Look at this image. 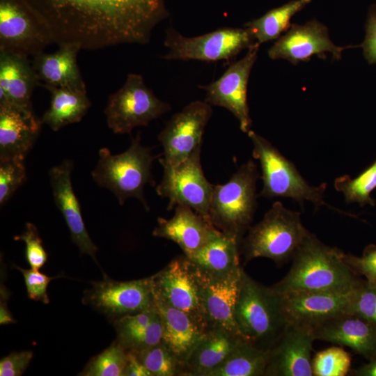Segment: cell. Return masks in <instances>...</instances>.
<instances>
[{
	"label": "cell",
	"mask_w": 376,
	"mask_h": 376,
	"mask_svg": "<svg viewBox=\"0 0 376 376\" xmlns=\"http://www.w3.org/2000/svg\"><path fill=\"white\" fill-rule=\"evenodd\" d=\"M58 45L96 50L145 45L169 12L164 0H26Z\"/></svg>",
	"instance_id": "1"
},
{
	"label": "cell",
	"mask_w": 376,
	"mask_h": 376,
	"mask_svg": "<svg viewBox=\"0 0 376 376\" xmlns=\"http://www.w3.org/2000/svg\"><path fill=\"white\" fill-rule=\"evenodd\" d=\"M343 252L323 244L311 233L293 255L287 274L269 287L279 295L351 290L360 278L344 263Z\"/></svg>",
	"instance_id": "2"
},
{
	"label": "cell",
	"mask_w": 376,
	"mask_h": 376,
	"mask_svg": "<svg viewBox=\"0 0 376 376\" xmlns=\"http://www.w3.org/2000/svg\"><path fill=\"white\" fill-rule=\"evenodd\" d=\"M151 148L141 143L140 134L132 137L128 149L118 155H112L107 148L99 151L97 164L92 171L94 181L100 187L110 190L123 205L129 198L139 200L148 210L143 195L147 184L153 186L155 181L151 173L155 156Z\"/></svg>",
	"instance_id": "3"
},
{
	"label": "cell",
	"mask_w": 376,
	"mask_h": 376,
	"mask_svg": "<svg viewBox=\"0 0 376 376\" xmlns=\"http://www.w3.org/2000/svg\"><path fill=\"white\" fill-rule=\"evenodd\" d=\"M235 320L241 337L267 351L287 322L279 306V295L253 280L244 269L235 307Z\"/></svg>",
	"instance_id": "4"
},
{
	"label": "cell",
	"mask_w": 376,
	"mask_h": 376,
	"mask_svg": "<svg viewBox=\"0 0 376 376\" xmlns=\"http://www.w3.org/2000/svg\"><path fill=\"white\" fill-rule=\"evenodd\" d=\"M259 177L256 164L250 159L226 183L213 187L209 219L217 230L240 243L251 227L257 207Z\"/></svg>",
	"instance_id": "5"
},
{
	"label": "cell",
	"mask_w": 376,
	"mask_h": 376,
	"mask_svg": "<svg viewBox=\"0 0 376 376\" xmlns=\"http://www.w3.org/2000/svg\"><path fill=\"white\" fill-rule=\"evenodd\" d=\"M311 233L303 226L299 212L276 201L263 219L250 227L240 249L246 263L256 258H267L283 264L292 258Z\"/></svg>",
	"instance_id": "6"
},
{
	"label": "cell",
	"mask_w": 376,
	"mask_h": 376,
	"mask_svg": "<svg viewBox=\"0 0 376 376\" xmlns=\"http://www.w3.org/2000/svg\"><path fill=\"white\" fill-rule=\"evenodd\" d=\"M247 134L253 146V157L260 162L262 169L263 187L258 196L290 198L301 206L304 201H308L316 209L326 205L324 201L325 182L318 187L311 186L295 165L269 141L251 130Z\"/></svg>",
	"instance_id": "7"
},
{
	"label": "cell",
	"mask_w": 376,
	"mask_h": 376,
	"mask_svg": "<svg viewBox=\"0 0 376 376\" xmlns=\"http://www.w3.org/2000/svg\"><path fill=\"white\" fill-rule=\"evenodd\" d=\"M171 110L144 82L142 75H127L123 85L109 95L104 113L109 129L115 134H130L139 126H147Z\"/></svg>",
	"instance_id": "8"
},
{
	"label": "cell",
	"mask_w": 376,
	"mask_h": 376,
	"mask_svg": "<svg viewBox=\"0 0 376 376\" xmlns=\"http://www.w3.org/2000/svg\"><path fill=\"white\" fill-rule=\"evenodd\" d=\"M256 42L246 28L224 27L207 33L186 37L172 26L166 30L163 56L166 60L229 61Z\"/></svg>",
	"instance_id": "9"
},
{
	"label": "cell",
	"mask_w": 376,
	"mask_h": 376,
	"mask_svg": "<svg viewBox=\"0 0 376 376\" xmlns=\"http://www.w3.org/2000/svg\"><path fill=\"white\" fill-rule=\"evenodd\" d=\"M54 43L49 27L26 0H0V51L33 58Z\"/></svg>",
	"instance_id": "10"
},
{
	"label": "cell",
	"mask_w": 376,
	"mask_h": 376,
	"mask_svg": "<svg viewBox=\"0 0 376 376\" xmlns=\"http://www.w3.org/2000/svg\"><path fill=\"white\" fill-rule=\"evenodd\" d=\"M82 303L102 313L111 322L123 316L156 307L151 277L118 281L106 275L85 290Z\"/></svg>",
	"instance_id": "11"
},
{
	"label": "cell",
	"mask_w": 376,
	"mask_h": 376,
	"mask_svg": "<svg viewBox=\"0 0 376 376\" xmlns=\"http://www.w3.org/2000/svg\"><path fill=\"white\" fill-rule=\"evenodd\" d=\"M201 150V146L175 166H163V178L156 191L169 199L168 210L184 205L210 220L208 213L214 185L203 173Z\"/></svg>",
	"instance_id": "12"
},
{
	"label": "cell",
	"mask_w": 376,
	"mask_h": 376,
	"mask_svg": "<svg viewBox=\"0 0 376 376\" xmlns=\"http://www.w3.org/2000/svg\"><path fill=\"white\" fill-rule=\"evenodd\" d=\"M212 114L211 104L196 100L171 118L157 137L164 149L159 159L162 166L178 164L201 146Z\"/></svg>",
	"instance_id": "13"
},
{
	"label": "cell",
	"mask_w": 376,
	"mask_h": 376,
	"mask_svg": "<svg viewBox=\"0 0 376 376\" xmlns=\"http://www.w3.org/2000/svg\"><path fill=\"white\" fill-rule=\"evenodd\" d=\"M150 277L155 301L187 313L209 330L203 316L198 276L185 255L175 257Z\"/></svg>",
	"instance_id": "14"
},
{
	"label": "cell",
	"mask_w": 376,
	"mask_h": 376,
	"mask_svg": "<svg viewBox=\"0 0 376 376\" xmlns=\"http://www.w3.org/2000/svg\"><path fill=\"white\" fill-rule=\"evenodd\" d=\"M260 45L258 42L253 45L245 56L230 64L218 79L207 85L198 86L205 91V101L230 111L237 119L240 128L244 133L251 130L252 124L247 102V88Z\"/></svg>",
	"instance_id": "15"
},
{
	"label": "cell",
	"mask_w": 376,
	"mask_h": 376,
	"mask_svg": "<svg viewBox=\"0 0 376 376\" xmlns=\"http://www.w3.org/2000/svg\"><path fill=\"white\" fill-rule=\"evenodd\" d=\"M352 47L335 45L329 38L327 27L312 19L304 24H292L267 53L271 59H284L297 65L309 61L313 56L325 59L326 53L331 54L334 60L338 61L343 52Z\"/></svg>",
	"instance_id": "16"
},
{
	"label": "cell",
	"mask_w": 376,
	"mask_h": 376,
	"mask_svg": "<svg viewBox=\"0 0 376 376\" xmlns=\"http://www.w3.org/2000/svg\"><path fill=\"white\" fill-rule=\"evenodd\" d=\"M310 327L287 323L267 351L266 376H313L311 352L315 340Z\"/></svg>",
	"instance_id": "17"
},
{
	"label": "cell",
	"mask_w": 376,
	"mask_h": 376,
	"mask_svg": "<svg viewBox=\"0 0 376 376\" xmlns=\"http://www.w3.org/2000/svg\"><path fill=\"white\" fill-rule=\"evenodd\" d=\"M194 269L200 284L202 309L207 329H221L241 336L235 320V307L243 268L217 276Z\"/></svg>",
	"instance_id": "18"
},
{
	"label": "cell",
	"mask_w": 376,
	"mask_h": 376,
	"mask_svg": "<svg viewBox=\"0 0 376 376\" xmlns=\"http://www.w3.org/2000/svg\"><path fill=\"white\" fill-rule=\"evenodd\" d=\"M353 289L345 292L278 294L281 312L287 323L312 328L327 320L347 313Z\"/></svg>",
	"instance_id": "19"
},
{
	"label": "cell",
	"mask_w": 376,
	"mask_h": 376,
	"mask_svg": "<svg viewBox=\"0 0 376 376\" xmlns=\"http://www.w3.org/2000/svg\"><path fill=\"white\" fill-rule=\"evenodd\" d=\"M72 162L68 159L50 169L49 176L54 201L63 216L73 243L81 253L90 256L97 263L98 248L89 236L84 224L79 203L72 185Z\"/></svg>",
	"instance_id": "20"
},
{
	"label": "cell",
	"mask_w": 376,
	"mask_h": 376,
	"mask_svg": "<svg viewBox=\"0 0 376 376\" xmlns=\"http://www.w3.org/2000/svg\"><path fill=\"white\" fill-rule=\"evenodd\" d=\"M315 340L350 347L370 360L376 354V324L345 313L312 327Z\"/></svg>",
	"instance_id": "21"
},
{
	"label": "cell",
	"mask_w": 376,
	"mask_h": 376,
	"mask_svg": "<svg viewBox=\"0 0 376 376\" xmlns=\"http://www.w3.org/2000/svg\"><path fill=\"white\" fill-rule=\"evenodd\" d=\"M152 235L175 242L185 256H189L212 239L219 232L210 220L190 207L178 205L170 219H157Z\"/></svg>",
	"instance_id": "22"
},
{
	"label": "cell",
	"mask_w": 376,
	"mask_h": 376,
	"mask_svg": "<svg viewBox=\"0 0 376 376\" xmlns=\"http://www.w3.org/2000/svg\"><path fill=\"white\" fill-rule=\"evenodd\" d=\"M40 81L29 57L0 51V104L33 111L31 97Z\"/></svg>",
	"instance_id": "23"
},
{
	"label": "cell",
	"mask_w": 376,
	"mask_h": 376,
	"mask_svg": "<svg viewBox=\"0 0 376 376\" xmlns=\"http://www.w3.org/2000/svg\"><path fill=\"white\" fill-rule=\"evenodd\" d=\"M34 111L11 104H0V159H24L42 125Z\"/></svg>",
	"instance_id": "24"
},
{
	"label": "cell",
	"mask_w": 376,
	"mask_h": 376,
	"mask_svg": "<svg viewBox=\"0 0 376 376\" xmlns=\"http://www.w3.org/2000/svg\"><path fill=\"white\" fill-rule=\"evenodd\" d=\"M80 50L75 44L65 43L54 52H43L33 57L31 63L40 86L86 90L77 64Z\"/></svg>",
	"instance_id": "25"
},
{
	"label": "cell",
	"mask_w": 376,
	"mask_h": 376,
	"mask_svg": "<svg viewBox=\"0 0 376 376\" xmlns=\"http://www.w3.org/2000/svg\"><path fill=\"white\" fill-rule=\"evenodd\" d=\"M155 304L162 321V342L185 363L207 330L187 313L162 302Z\"/></svg>",
	"instance_id": "26"
},
{
	"label": "cell",
	"mask_w": 376,
	"mask_h": 376,
	"mask_svg": "<svg viewBox=\"0 0 376 376\" xmlns=\"http://www.w3.org/2000/svg\"><path fill=\"white\" fill-rule=\"evenodd\" d=\"M241 336L221 329L206 331L185 361V376H207L234 350Z\"/></svg>",
	"instance_id": "27"
},
{
	"label": "cell",
	"mask_w": 376,
	"mask_h": 376,
	"mask_svg": "<svg viewBox=\"0 0 376 376\" xmlns=\"http://www.w3.org/2000/svg\"><path fill=\"white\" fill-rule=\"evenodd\" d=\"M116 341L126 351L138 352L162 340V326L157 308L128 315L112 322Z\"/></svg>",
	"instance_id": "28"
},
{
	"label": "cell",
	"mask_w": 376,
	"mask_h": 376,
	"mask_svg": "<svg viewBox=\"0 0 376 376\" xmlns=\"http://www.w3.org/2000/svg\"><path fill=\"white\" fill-rule=\"evenodd\" d=\"M240 247L239 241L219 231L200 249L186 257L201 273L224 275L241 267Z\"/></svg>",
	"instance_id": "29"
},
{
	"label": "cell",
	"mask_w": 376,
	"mask_h": 376,
	"mask_svg": "<svg viewBox=\"0 0 376 376\" xmlns=\"http://www.w3.org/2000/svg\"><path fill=\"white\" fill-rule=\"evenodd\" d=\"M51 94L50 104L41 120L56 132L62 127L79 123L86 115L91 103L87 91L72 88L45 87Z\"/></svg>",
	"instance_id": "30"
},
{
	"label": "cell",
	"mask_w": 376,
	"mask_h": 376,
	"mask_svg": "<svg viewBox=\"0 0 376 376\" xmlns=\"http://www.w3.org/2000/svg\"><path fill=\"white\" fill-rule=\"evenodd\" d=\"M312 0H292L279 7L269 10L261 17L246 22L254 40L260 45L278 39L291 26L292 17L304 8Z\"/></svg>",
	"instance_id": "31"
},
{
	"label": "cell",
	"mask_w": 376,
	"mask_h": 376,
	"mask_svg": "<svg viewBox=\"0 0 376 376\" xmlns=\"http://www.w3.org/2000/svg\"><path fill=\"white\" fill-rule=\"evenodd\" d=\"M267 366V351L242 340L230 355L207 376H263Z\"/></svg>",
	"instance_id": "32"
},
{
	"label": "cell",
	"mask_w": 376,
	"mask_h": 376,
	"mask_svg": "<svg viewBox=\"0 0 376 376\" xmlns=\"http://www.w3.org/2000/svg\"><path fill=\"white\" fill-rule=\"evenodd\" d=\"M334 187L343 193L347 203L375 206V201L370 194L376 188V159L354 178L347 175L337 178Z\"/></svg>",
	"instance_id": "33"
},
{
	"label": "cell",
	"mask_w": 376,
	"mask_h": 376,
	"mask_svg": "<svg viewBox=\"0 0 376 376\" xmlns=\"http://www.w3.org/2000/svg\"><path fill=\"white\" fill-rule=\"evenodd\" d=\"M134 353L152 376H185V363L162 340Z\"/></svg>",
	"instance_id": "34"
},
{
	"label": "cell",
	"mask_w": 376,
	"mask_h": 376,
	"mask_svg": "<svg viewBox=\"0 0 376 376\" xmlns=\"http://www.w3.org/2000/svg\"><path fill=\"white\" fill-rule=\"evenodd\" d=\"M127 359V352L114 340L109 347L93 357L79 375L123 376Z\"/></svg>",
	"instance_id": "35"
},
{
	"label": "cell",
	"mask_w": 376,
	"mask_h": 376,
	"mask_svg": "<svg viewBox=\"0 0 376 376\" xmlns=\"http://www.w3.org/2000/svg\"><path fill=\"white\" fill-rule=\"evenodd\" d=\"M351 366V355L343 347L333 346L317 352L312 359L314 376H345Z\"/></svg>",
	"instance_id": "36"
},
{
	"label": "cell",
	"mask_w": 376,
	"mask_h": 376,
	"mask_svg": "<svg viewBox=\"0 0 376 376\" xmlns=\"http://www.w3.org/2000/svg\"><path fill=\"white\" fill-rule=\"evenodd\" d=\"M347 313L376 324V285L360 279L352 292Z\"/></svg>",
	"instance_id": "37"
},
{
	"label": "cell",
	"mask_w": 376,
	"mask_h": 376,
	"mask_svg": "<svg viewBox=\"0 0 376 376\" xmlns=\"http://www.w3.org/2000/svg\"><path fill=\"white\" fill-rule=\"evenodd\" d=\"M19 158L0 159V204L3 206L25 181L26 168Z\"/></svg>",
	"instance_id": "38"
},
{
	"label": "cell",
	"mask_w": 376,
	"mask_h": 376,
	"mask_svg": "<svg viewBox=\"0 0 376 376\" xmlns=\"http://www.w3.org/2000/svg\"><path fill=\"white\" fill-rule=\"evenodd\" d=\"M15 240L25 243L26 260L33 269H39L47 262V253L45 251L37 228L31 223L26 224L25 230L14 237Z\"/></svg>",
	"instance_id": "39"
},
{
	"label": "cell",
	"mask_w": 376,
	"mask_h": 376,
	"mask_svg": "<svg viewBox=\"0 0 376 376\" xmlns=\"http://www.w3.org/2000/svg\"><path fill=\"white\" fill-rule=\"evenodd\" d=\"M342 258L347 266L357 276H363L368 283L376 285V245L366 246L361 256L343 252Z\"/></svg>",
	"instance_id": "40"
},
{
	"label": "cell",
	"mask_w": 376,
	"mask_h": 376,
	"mask_svg": "<svg viewBox=\"0 0 376 376\" xmlns=\"http://www.w3.org/2000/svg\"><path fill=\"white\" fill-rule=\"evenodd\" d=\"M15 267L21 272L24 276L28 297L31 300L41 301L45 304H49L48 285L51 281L61 276H48L39 272L38 269L32 268L27 269L17 265Z\"/></svg>",
	"instance_id": "41"
},
{
	"label": "cell",
	"mask_w": 376,
	"mask_h": 376,
	"mask_svg": "<svg viewBox=\"0 0 376 376\" xmlns=\"http://www.w3.org/2000/svg\"><path fill=\"white\" fill-rule=\"evenodd\" d=\"M33 358L31 351L13 352L0 361L1 376H20L29 366Z\"/></svg>",
	"instance_id": "42"
},
{
	"label": "cell",
	"mask_w": 376,
	"mask_h": 376,
	"mask_svg": "<svg viewBox=\"0 0 376 376\" xmlns=\"http://www.w3.org/2000/svg\"><path fill=\"white\" fill-rule=\"evenodd\" d=\"M361 46L367 62L369 64H376V6L369 9L366 24V36Z\"/></svg>",
	"instance_id": "43"
},
{
	"label": "cell",
	"mask_w": 376,
	"mask_h": 376,
	"mask_svg": "<svg viewBox=\"0 0 376 376\" xmlns=\"http://www.w3.org/2000/svg\"><path fill=\"white\" fill-rule=\"evenodd\" d=\"M123 376H152L135 353L127 352V363Z\"/></svg>",
	"instance_id": "44"
},
{
	"label": "cell",
	"mask_w": 376,
	"mask_h": 376,
	"mask_svg": "<svg viewBox=\"0 0 376 376\" xmlns=\"http://www.w3.org/2000/svg\"><path fill=\"white\" fill-rule=\"evenodd\" d=\"M0 294V324H8L15 322L8 307V290L5 287L4 283H1Z\"/></svg>",
	"instance_id": "45"
},
{
	"label": "cell",
	"mask_w": 376,
	"mask_h": 376,
	"mask_svg": "<svg viewBox=\"0 0 376 376\" xmlns=\"http://www.w3.org/2000/svg\"><path fill=\"white\" fill-rule=\"evenodd\" d=\"M368 361V363L350 370L349 373L354 376H376V354Z\"/></svg>",
	"instance_id": "46"
}]
</instances>
